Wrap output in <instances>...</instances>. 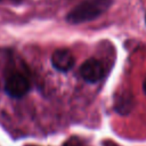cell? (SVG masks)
Here are the masks:
<instances>
[{"label":"cell","instance_id":"1","mask_svg":"<svg viewBox=\"0 0 146 146\" xmlns=\"http://www.w3.org/2000/svg\"><path fill=\"white\" fill-rule=\"evenodd\" d=\"M112 3L113 0H83L68 11L66 22L70 24H81L94 21L106 13Z\"/></svg>","mask_w":146,"mask_h":146},{"label":"cell","instance_id":"2","mask_svg":"<svg viewBox=\"0 0 146 146\" xmlns=\"http://www.w3.org/2000/svg\"><path fill=\"white\" fill-rule=\"evenodd\" d=\"M30 90V82L25 75L19 72L10 73L5 81V91L13 98H21Z\"/></svg>","mask_w":146,"mask_h":146},{"label":"cell","instance_id":"3","mask_svg":"<svg viewBox=\"0 0 146 146\" xmlns=\"http://www.w3.org/2000/svg\"><path fill=\"white\" fill-rule=\"evenodd\" d=\"M80 74L84 81L89 83H96L103 78L104 67L97 59L89 58L80 66Z\"/></svg>","mask_w":146,"mask_h":146},{"label":"cell","instance_id":"4","mask_svg":"<svg viewBox=\"0 0 146 146\" xmlns=\"http://www.w3.org/2000/svg\"><path fill=\"white\" fill-rule=\"evenodd\" d=\"M51 64L59 72H68L74 65V57L67 49H57L51 56Z\"/></svg>","mask_w":146,"mask_h":146},{"label":"cell","instance_id":"5","mask_svg":"<svg viewBox=\"0 0 146 146\" xmlns=\"http://www.w3.org/2000/svg\"><path fill=\"white\" fill-rule=\"evenodd\" d=\"M133 107V96L130 92H123L116 97L115 111L120 114H128Z\"/></svg>","mask_w":146,"mask_h":146},{"label":"cell","instance_id":"6","mask_svg":"<svg viewBox=\"0 0 146 146\" xmlns=\"http://www.w3.org/2000/svg\"><path fill=\"white\" fill-rule=\"evenodd\" d=\"M65 146H83V145H80V144H78V143H72V141H70V143H67Z\"/></svg>","mask_w":146,"mask_h":146},{"label":"cell","instance_id":"7","mask_svg":"<svg viewBox=\"0 0 146 146\" xmlns=\"http://www.w3.org/2000/svg\"><path fill=\"white\" fill-rule=\"evenodd\" d=\"M143 90H144V92H145V95H146V78H145V80H144V82H143Z\"/></svg>","mask_w":146,"mask_h":146},{"label":"cell","instance_id":"8","mask_svg":"<svg viewBox=\"0 0 146 146\" xmlns=\"http://www.w3.org/2000/svg\"><path fill=\"white\" fill-rule=\"evenodd\" d=\"M1 1H3V0H0V2H1ZM10 1H14V2H19L21 0H10Z\"/></svg>","mask_w":146,"mask_h":146},{"label":"cell","instance_id":"9","mask_svg":"<svg viewBox=\"0 0 146 146\" xmlns=\"http://www.w3.org/2000/svg\"><path fill=\"white\" fill-rule=\"evenodd\" d=\"M145 22H146V16H145Z\"/></svg>","mask_w":146,"mask_h":146}]
</instances>
